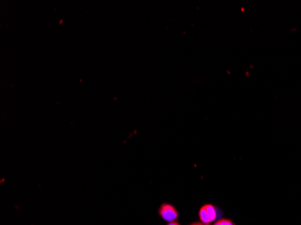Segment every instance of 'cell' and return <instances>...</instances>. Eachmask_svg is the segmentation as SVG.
<instances>
[{"label":"cell","instance_id":"cell-1","mask_svg":"<svg viewBox=\"0 0 301 225\" xmlns=\"http://www.w3.org/2000/svg\"><path fill=\"white\" fill-rule=\"evenodd\" d=\"M199 217L201 223L210 225V223L214 222L216 219L217 209L214 204H205L199 209Z\"/></svg>","mask_w":301,"mask_h":225},{"label":"cell","instance_id":"cell-3","mask_svg":"<svg viewBox=\"0 0 301 225\" xmlns=\"http://www.w3.org/2000/svg\"><path fill=\"white\" fill-rule=\"evenodd\" d=\"M213 225H236L235 223L230 219H227V218H223V219H219V220L215 222V224Z\"/></svg>","mask_w":301,"mask_h":225},{"label":"cell","instance_id":"cell-5","mask_svg":"<svg viewBox=\"0 0 301 225\" xmlns=\"http://www.w3.org/2000/svg\"><path fill=\"white\" fill-rule=\"evenodd\" d=\"M167 225H181L178 222L176 221H173V222H171V223H169Z\"/></svg>","mask_w":301,"mask_h":225},{"label":"cell","instance_id":"cell-4","mask_svg":"<svg viewBox=\"0 0 301 225\" xmlns=\"http://www.w3.org/2000/svg\"><path fill=\"white\" fill-rule=\"evenodd\" d=\"M208 225V224H203V223H201V222H196V223H193V224H190V225Z\"/></svg>","mask_w":301,"mask_h":225},{"label":"cell","instance_id":"cell-2","mask_svg":"<svg viewBox=\"0 0 301 225\" xmlns=\"http://www.w3.org/2000/svg\"><path fill=\"white\" fill-rule=\"evenodd\" d=\"M159 215L161 216V219L166 221L168 223H171L173 221L176 220L179 217V212L175 208V206L169 203H163L161 204L159 208Z\"/></svg>","mask_w":301,"mask_h":225}]
</instances>
